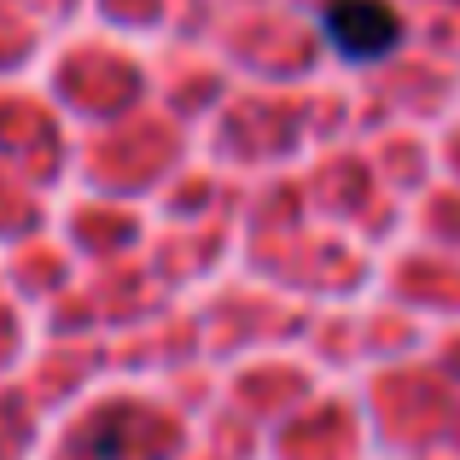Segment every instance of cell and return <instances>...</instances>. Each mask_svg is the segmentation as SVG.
<instances>
[{
	"label": "cell",
	"instance_id": "obj_1",
	"mask_svg": "<svg viewBox=\"0 0 460 460\" xmlns=\"http://www.w3.org/2000/svg\"><path fill=\"white\" fill-rule=\"evenodd\" d=\"M321 30L344 58L367 65V58H385L396 47L402 23H396V12L385 6V0H332V6L321 12Z\"/></svg>",
	"mask_w": 460,
	"mask_h": 460
}]
</instances>
